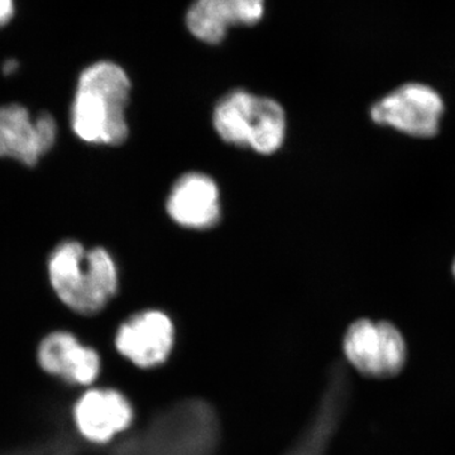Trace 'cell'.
<instances>
[{
    "instance_id": "cell-1",
    "label": "cell",
    "mask_w": 455,
    "mask_h": 455,
    "mask_svg": "<svg viewBox=\"0 0 455 455\" xmlns=\"http://www.w3.org/2000/svg\"><path fill=\"white\" fill-rule=\"evenodd\" d=\"M131 79L122 66L98 61L84 68L77 79L71 127L90 145L121 146L128 139L127 112Z\"/></svg>"
},
{
    "instance_id": "cell-16",
    "label": "cell",
    "mask_w": 455,
    "mask_h": 455,
    "mask_svg": "<svg viewBox=\"0 0 455 455\" xmlns=\"http://www.w3.org/2000/svg\"><path fill=\"white\" fill-rule=\"evenodd\" d=\"M453 274H454V277H455V259H454V263H453Z\"/></svg>"
},
{
    "instance_id": "cell-14",
    "label": "cell",
    "mask_w": 455,
    "mask_h": 455,
    "mask_svg": "<svg viewBox=\"0 0 455 455\" xmlns=\"http://www.w3.org/2000/svg\"><path fill=\"white\" fill-rule=\"evenodd\" d=\"M286 137V113L275 99L257 95L248 148L260 155H274Z\"/></svg>"
},
{
    "instance_id": "cell-12",
    "label": "cell",
    "mask_w": 455,
    "mask_h": 455,
    "mask_svg": "<svg viewBox=\"0 0 455 455\" xmlns=\"http://www.w3.org/2000/svg\"><path fill=\"white\" fill-rule=\"evenodd\" d=\"M265 14V0H196L188 8L187 26L199 41L220 44L232 27L253 26Z\"/></svg>"
},
{
    "instance_id": "cell-3",
    "label": "cell",
    "mask_w": 455,
    "mask_h": 455,
    "mask_svg": "<svg viewBox=\"0 0 455 455\" xmlns=\"http://www.w3.org/2000/svg\"><path fill=\"white\" fill-rule=\"evenodd\" d=\"M220 436L214 409L205 401L190 398L156 414L109 455H212Z\"/></svg>"
},
{
    "instance_id": "cell-13",
    "label": "cell",
    "mask_w": 455,
    "mask_h": 455,
    "mask_svg": "<svg viewBox=\"0 0 455 455\" xmlns=\"http://www.w3.org/2000/svg\"><path fill=\"white\" fill-rule=\"evenodd\" d=\"M257 95L243 89L233 90L218 101L212 125L224 142L248 148Z\"/></svg>"
},
{
    "instance_id": "cell-2",
    "label": "cell",
    "mask_w": 455,
    "mask_h": 455,
    "mask_svg": "<svg viewBox=\"0 0 455 455\" xmlns=\"http://www.w3.org/2000/svg\"><path fill=\"white\" fill-rule=\"evenodd\" d=\"M51 289L62 305L79 315H95L118 291L119 272L106 248L76 241L57 244L47 262Z\"/></svg>"
},
{
    "instance_id": "cell-4",
    "label": "cell",
    "mask_w": 455,
    "mask_h": 455,
    "mask_svg": "<svg viewBox=\"0 0 455 455\" xmlns=\"http://www.w3.org/2000/svg\"><path fill=\"white\" fill-rule=\"evenodd\" d=\"M344 355L359 373L372 379L396 376L406 363V343L400 331L388 322L361 319L344 337Z\"/></svg>"
},
{
    "instance_id": "cell-5",
    "label": "cell",
    "mask_w": 455,
    "mask_h": 455,
    "mask_svg": "<svg viewBox=\"0 0 455 455\" xmlns=\"http://www.w3.org/2000/svg\"><path fill=\"white\" fill-rule=\"evenodd\" d=\"M444 101L439 92L420 83L403 84L371 107L376 124L394 128L416 139H430L439 132Z\"/></svg>"
},
{
    "instance_id": "cell-9",
    "label": "cell",
    "mask_w": 455,
    "mask_h": 455,
    "mask_svg": "<svg viewBox=\"0 0 455 455\" xmlns=\"http://www.w3.org/2000/svg\"><path fill=\"white\" fill-rule=\"evenodd\" d=\"M173 324L163 311L147 310L123 323L116 335V348L142 368L164 363L173 346Z\"/></svg>"
},
{
    "instance_id": "cell-8",
    "label": "cell",
    "mask_w": 455,
    "mask_h": 455,
    "mask_svg": "<svg viewBox=\"0 0 455 455\" xmlns=\"http://www.w3.org/2000/svg\"><path fill=\"white\" fill-rule=\"evenodd\" d=\"M132 419L130 401L110 388H90L71 409L74 429L90 444H107L130 427Z\"/></svg>"
},
{
    "instance_id": "cell-10",
    "label": "cell",
    "mask_w": 455,
    "mask_h": 455,
    "mask_svg": "<svg viewBox=\"0 0 455 455\" xmlns=\"http://www.w3.org/2000/svg\"><path fill=\"white\" fill-rule=\"evenodd\" d=\"M166 211L180 227L193 230L211 229L220 220V188L205 173H185L171 188Z\"/></svg>"
},
{
    "instance_id": "cell-15",
    "label": "cell",
    "mask_w": 455,
    "mask_h": 455,
    "mask_svg": "<svg viewBox=\"0 0 455 455\" xmlns=\"http://www.w3.org/2000/svg\"><path fill=\"white\" fill-rule=\"evenodd\" d=\"M16 16V0H0V29L7 27Z\"/></svg>"
},
{
    "instance_id": "cell-11",
    "label": "cell",
    "mask_w": 455,
    "mask_h": 455,
    "mask_svg": "<svg viewBox=\"0 0 455 455\" xmlns=\"http://www.w3.org/2000/svg\"><path fill=\"white\" fill-rule=\"evenodd\" d=\"M350 396V382L346 368L335 364L329 373L324 394L315 414L295 444L284 455H326L341 419L346 412Z\"/></svg>"
},
{
    "instance_id": "cell-6",
    "label": "cell",
    "mask_w": 455,
    "mask_h": 455,
    "mask_svg": "<svg viewBox=\"0 0 455 455\" xmlns=\"http://www.w3.org/2000/svg\"><path fill=\"white\" fill-rule=\"evenodd\" d=\"M35 363L44 376L68 386H90L101 371L97 350L64 329L41 337L36 346Z\"/></svg>"
},
{
    "instance_id": "cell-7",
    "label": "cell",
    "mask_w": 455,
    "mask_h": 455,
    "mask_svg": "<svg viewBox=\"0 0 455 455\" xmlns=\"http://www.w3.org/2000/svg\"><path fill=\"white\" fill-rule=\"evenodd\" d=\"M57 139V124L50 113L33 116L20 104L0 107V157L35 166Z\"/></svg>"
}]
</instances>
